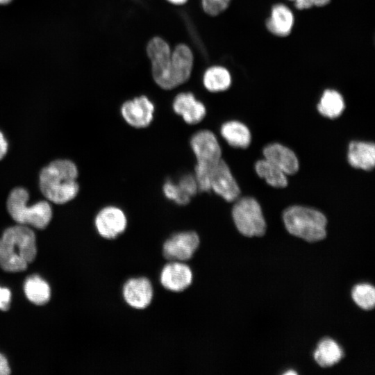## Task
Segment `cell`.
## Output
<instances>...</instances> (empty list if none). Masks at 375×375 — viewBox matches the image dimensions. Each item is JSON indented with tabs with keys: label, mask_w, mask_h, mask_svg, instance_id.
<instances>
[{
	"label": "cell",
	"mask_w": 375,
	"mask_h": 375,
	"mask_svg": "<svg viewBox=\"0 0 375 375\" xmlns=\"http://www.w3.org/2000/svg\"><path fill=\"white\" fill-rule=\"evenodd\" d=\"M78 176V167L73 161L56 159L40 170L39 188L50 203L64 204L73 200L79 192Z\"/></svg>",
	"instance_id": "1"
},
{
	"label": "cell",
	"mask_w": 375,
	"mask_h": 375,
	"mask_svg": "<svg viewBox=\"0 0 375 375\" xmlns=\"http://www.w3.org/2000/svg\"><path fill=\"white\" fill-rule=\"evenodd\" d=\"M37 254L36 238L28 226L7 228L0 238V267L8 272L24 271Z\"/></svg>",
	"instance_id": "2"
},
{
	"label": "cell",
	"mask_w": 375,
	"mask_h": 375,
	"mask_svg": "<svg viewBox=\"0 0 375 375\" xmlns=\"http://www.w3.org/2000/svg\"><path fill=\"white\" fill-rule=\"evenodd\" d=\"M29 197V192L26 188H14L7 197L8 212L18 224L44 229L49 225L53 217L51 205L46 199L28 206Z\"/></svg>",
	"instance_id": "3"
},
{
	"label": "cell",
	"mask_w": 375,
	"mask_h": 375,
	"mask_svg": "<svg viewBox=\"0 0 375 375\" xmlns=\"http://www.w3.org/2000/svg\"><path fill=\"white\" fill-rule=\"evenodd\" d=\"M190 146L197 159L194 177L199 191H210V174L222 159V150L215 135L209 130H200L191 137Z\"/></svg>",
	"instance_id": "4"
},
{
	"label": "cell",
	"mask_w": 375,
	"mask_h": 375,
	"mask_svg": "<svg viewBox=\"0 0 375 375\" xmlns=\"http://www.w3.org/2000/svg\"><path fill=\"white\" fill-rule=\"evenodd\" d=\"M283 219L291 235L310 242L326 238L327 219L317 210L301 206H290L284 211Z\"/></svg>",
	"instance_id": "5"
},
{
	"label": "cell",
	"mask_w": 375,
	"mask_h": 375,
	"mask_svg": "<svg viewBox=\"0 0 375 375\" xmlns=\"http://www.w3.org/2000/svg\"><path fill=\"white\" fill-rule=\"evenodd\" d=\"M232 217L239 232L244 236H262L266 231V222L261 207L252 197L238 200L232 209Z\"/></svg>",
	"instance_id": "6"
},
{
	"label": "cell",
	"mask_w": 375,
	"mask_h": 375,
	"mask_svg": "<svg viewBox=\"0 0 375 375\" xmlns=\"http://www.w3.org/2000/svg\"><path fill=\"white\" fill-rule=\"evenodd\" d=\"M147 55L151 62L152 74L155 82L165 90L175 88L172 76L171 51L162 38L155 37L148 43Z\"/></svg>",
	"instance_id": "7"
},
{
	"label": "cell",
	"mask_w": 375,
	"mask_h": 375,
	"mask_svg": "<svg viewBox=\"0 0 375 375\" xmlns=\"http://www.w3.org/2000/svg\"><path fill=\"white\" fill-rule=\"evenodd\" d=\"M200 243L197 233L183 231L174 234L163 245V255L170 261H185L190 259Z\"/></svg>",
	"instance_id": "8"
},
{
	"label": "cell",
	"mask_w": 375,
	"mask_h": 375,
	"mask_svg": "<svg viewBox=\"0 0 375 375\" xmlns=\"http://www.w3.org/2000/svg\"><path fill=\"white\" fill-rule=\"evenodd\" d=\"M210 190L228 202L235 201L240 190L226 162L221 159L212 169L210 174Z\"/></svg>",
	"instance_id": "9"
},
{
	"label": "cell",
	"mask_w": 375,
	"mask_h": 375,
	"mask_svg": "<svg viewBox=\"0 0 375 375\" xmlns=\"http://www.w3.org/2000/svg\"><path fill=\"white\" fill-rule=\"evenodd\" d=\"M98 233L106 239H114L124 232L127 218L119 207L108 206L101 209L94 219Z\"/></svg>",
	"instance_id": "10"
},
{
	"label": "cell",
	"mask_w": 375,
	"mask_h": 375,
	"mask_svg": "<svg viewBox=\"0 0 375 375\" xmlns=\"http://www.w3.org/2000/svg\"><path fill=\"white\" fill-rule=\"evenodd\" d=\"M154 105L145 96L125 101L121 107V115L130 126L141 128L148 126L154 115Z\"/></svg>",
	"instance_id": "11"
},
{
	"label": "cell",
	"mask_w": 375,
	"mask_h": 375,
	"mask_svg": "<svg viewBox=\"0 0 375 375\" xmlns=\"http://www.w3.org/2000/svg\"><path fill=\"white\" fill-rule=\"evenodd\" d=\"M193 275L190 267L180 261H171L162 269L160 281L161 285L172 292H182L192 282Z\"/></svg>",
	"instance_id": "12"
},
{
	"label": "cell",
	"mask_w": 375,
	"mask_h": 375,
	"mask_svg": "<svg viewBox=\"0 0 375 375\" xmlns=\"http://www.w3.org/2000/svg\"><path fill=\"white\" fill-rule=\"evenodd\" d=\"M123 297L126 303L136 309H144L151 303L153 290L149 279L144 277L128 280L123 287Z\"/></svg>",
	"instance_id": "13"
},
{
	"label": "cell",
	"mask_w": 375,
	"mask_h": 375,
	"mask_svg": "<svg viewBox=\"0 0 375 375\" xmlns=\"http://www.w3.org/2000/svg\"><path fill=\"white\" fill-rule=\"evenodd\" d=\"M172 108L174 112L188 124H196L201 122L206 115L204 104L197 100L191 92L177 94L174 99Z\"/></svg>",
	"instance_id": "14"
},
{
	"label": "cell",
	"mask_w": 375,
	"mask_h": 375,
	"mask_svg": "<svg viewBox=\"0 0 375 375\" xmlns=\"http://www.w3.org/2000/svg\"><path fill=\"white\" fill-rule=\"evenodd\" d=\"M294 16L292 10L282 3H275L270 10V15L265 20L267 30L278 37L289 35L293 28Z\"/></svg>",
	"instance_id": "15"
},
{
	"label": "cell",
	"mask_w": 375,
	"mask_h": 375,
	"mask_svg": "<svg viewBox=\"0 0 375 375\" xmlns=\"http://www.w3.org/2000/svg\"><path fill=\"white\" fill-rule=\"evenodd\" d=\"M172 76L176 87L189 79L193 65V55L190 48L183 44L177 45L171 53Z\"/></svg>",
	"instance_id": "16"
},
{
	"label": "cell",
	"mask_w": 375,
	"mask_h": 375,
	"mask_svg": "<svg viewBox=\"0 0 375 375\" xmlns=\"http://www.w3.org/2000/svg\"><path fill=\"white\" fill-rule=\"evenodd\" d=\"M263 155L265 159L275 165L286 175L295 174L299 169V161L294 153L281 144L273 143L266 146Z\"/></svg>",
	"instance_id": "17"
},
{
	"label": "cell",
	"mask_w": 375,
	"mask_h": 375,
	"mask_svg": "<svg viewBox=\"0 0 375 375\" xmlns=\"http://www.w3.org/2000/svg\"><path fill=\"white\" fill-rule=\"evenodd\" d=\"M347 158L352 167L372 170L375 165V146L372 142H351L349 145Z\"/></svg>",
	"instance_id": "18"
},
{
	"label": "cell",
	"mask_w": 375,
	"mask_h": 375,
	"mask_svg": "<svg viewBox=\"0 0 375 375\" xmlns=\"http://www.w3.org/2000/svg\"><path fill=\"white\" fill-rule=\"evenodd\" d=\"M220 133L227 143L233 147L247 148L251 142L249 128L238 121H228L223 124Z\"/></svg>",
	"instance_id": "19"
},
{
	"label": "cell",
	"mask_w": 375,
	"mask_h": 375,
	"mask_svg": "<svg viewBox=\"0 0 375 375\" xmlns=\"http://www.w3.org/2000/svg\"><path fill=\"white\" fill-rule=\"evenodd\" d=\"M342 353V349L335 340L324 338L317 344L314 352V358L322 367H328L341 360Z\"/></svg>",
	"instance_id": "20"
},
{
	"label": "cell",
	"mask_w": 375,
	"mask_h": 375,
	"mask_svg": "<svg viewBox=\"0 0 375 375\" xmlns=\"http://www.w3.org/2000/svg\"><path fill=\"white\" fill-rule=\"evenodd\" d=\"M24 290L27 299L36 305L47 303L51 297L49 284L38 275L29 276L24 283Z\"/></svg>",
	"instance_id": "21"
},
{
	"label": "cell",
	"mask_w": 375,
	"mask_h": 375,
	"mask_svg": "<svg viewBox=\"0 0 375 375\" xmlns=\"http://www.w3.org/2000/svg\"><path fill=\"white\" fill-rule=\"evenodd\" d=\"M344 107V101L342 94L332 89L324 91L317 104V110L320 114L331 119L340 116Z\"/></svg>",
	"instance_id": "22"
},
{
	"label": "cell",
	"mask_w": 375,
	"mask_h": 375,
	"mask_svg": "<svg viewBox=\"0 0 375 375\" xmlns=\"http://www.w3.org/2000/svg\"><path fill=\"white\" fill-rule=\"evenodd\" d=\"M203 82L210 92L225 91L231 86V76L225 67L213 66L205 72Z\"/></svg>",
	"instance_id": "23"
},
{
	"label": "cell",
	"mask_w": 375,
	"mask_h": 375,
	"mask_svg": "<svg viewBox=\"0 0 375 375\" xmlns=\"http://www.w3.org/2000/svg\"><path fill=\"white\" fill-rule=\"evenodd\" d=\"M255 169L258 175L272 187L281 188L288 185L286 174L266 159L258 160Z\"/></svg>",
	"instance_id": "24"
},
{
	"label": "cell",
	"mask_w": 375,
	"mask_h": 375,
	"mask_svg": "<svg viewBox=\"0 0 375 375\" xmlns=\"http://www.w3.org/2000/svg\"><path fill=\"white\" fill-rule=\"evenodd\" d=\"M353 301L360 308L370 310L375 306V289L367 283H360L355 285L351 292Z\"/></svg>",
	"instance_id": "25"
},
{
	"label": "cell",
	"mask_w": 375,
	"mask_h": 375,
	"mask_svg": "<svg viewBox=\"0 0 375 375\" xmlns=\"http://www.w3.org/2000/svg\"><path fill=\"white\" fill-rule=\"evenodd\" d=\"M162 191L167 199L178 205H186L190 201L191 199L184 194L176 182L172 179H168L165 182Z\"/></svg>",
	"instance_id": "26"
},
{
	"label": "cell",
	"mask_w": 375,
	"mask_h": 375,
	"mask_svg": "<svg viewBox=\"0 0 375 375\" xmlns=\"http://www.w3.org/2000/svg\"><path fill=\"white\" fill-rule=\"evenodd\" d=\"M176 183L183 193L190 199L199 191L197 182L194 174H185L182 175Z\"/></svg>",
	"instance_id": "27"
},
{
	"label": "cell",
	"mask_w": 375,
	"mask_h": 375,
	"mask_svg": "<svg viewBox=\"0 0 375 375\" xmlns=\"http://www.w3.org/2000/svg\"><path fill=\"white\" fill-rule=\"evenodd\" d=\"M231 0H202L204 12L210 16H217L224 12Z\"/></svg>",
	"instance_id": "28"
},
{
	"label": "cell",
	"mask_w": 375,
	"mask_h": 375,
	"mask_svg": "<svg viewBox=\"0 0 375 375\" xmlns=\"http://www.w3.org/2000/svg\"><path fill=\"white\" fill-rule=\"evenodd\" d=\"M331 0H297L294 3V7L298 10H305L313 6L323 7L328 5Z\"/></svg>",
	"instance_id": "29"
},
{
	"label": "cell",
	"mask_w": 375,
	"mask_h": 375,
	"mask_svg": "<svg viewBox=\"0 0 375 375\" xmlns=\"http://www.w3.org/2000/svg\"><path fill=\"white\" fill-rule=\"evenodd\" d=\"M11 301V292L6 288L0 287V310H8Z\"/></svg>",
	"instance_id": "30"
},
{
	"label": "cell",
	"mask_w": 375,
	"mask_h": 375,
	"mask_svg": "<svg viewBox=\"0 0 375 375\" xmlns=\"http://www.w3.org/2000/svg\"><path fill=\"white\" fill-rule=\"evenodd\" d=\"M8 151V142L3 133L0 130V160L7 154Z\"/></svg>",
	"instance_id": "31"
},
{
	"label": "cell",
	"mask_w": 375,
	"mask_h": 375,
	"mask_svg": "<svg viewBox=\"0 0 375 375\" xmlns=\"http://www.w3.org/2000/svg\"><path fill=\"white\" fill-rule=\"evenodd\" d=\"M10 374V368L6 358L0 353V375H8Z\"/></svg>",
	"instance_id": "32"
},
{
	"label": "cell",
	"mask_w": 375,
	"mask_h": 375,
	"mask_svg": "<svg viewBox=\"0 0 375 375\" xmlns=\"http://www.w3.org/2000/svg\"><path fill=\"white\" fill-rule=\"evenodd\" d=\"M168 1L174 4L181 5V4H183L186 3L188 0H168Z\"/></svg>",
	"instance_id": "33"
},
{
	"label": "cell",
	"mask_w": 375,
	"mask_h": 375,
	"mask_svg": "<svg viewBox=\"0 0 375 375\" xmlns=\"http://www.w3.org/2000/svg\"><path fill=\"white\" fill-rule=\"evenodd\" d=\"M12 0H0V5H5L9 3Z\"/></svg>",
	"instance_id": "34"
},
{
	"label": "cell",
	"mask_w": 375,
	"mask_h": 375,
	"mask_svg": "<svg viewBox=\"0 0 375 375\" xmlns=\"http://www.w3.org/2000/svg\"><path fill=\"white\" fill-rule=\"evenodd\" d=\"M295 374L296 372H292H292L290 371V372H286V373H285V374Z\"/></svg>",
	"instance_id": "35"
},
{
	"label": "cell",
	"mask_w": 375,
	"mask_h": 375,
	"mask_svg": "<svg viewBox=\"0 0 375 375\" xmlns=\"http://www.w3.org/2000/svg\"><path fill=\"white\" fill-rule=\"evenodd\" d=\"M288 1H292V2L294 3V2H295V1H297V0H288Z\"/></svg>",
	"instance_id": "36"
}]
</instances>
